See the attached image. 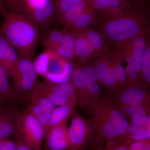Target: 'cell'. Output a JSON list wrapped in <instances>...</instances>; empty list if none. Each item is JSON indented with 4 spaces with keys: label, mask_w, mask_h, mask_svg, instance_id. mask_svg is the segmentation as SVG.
<instances>
[{
    "label": "cell",
    "mask_w": 150,
    "mask_h": 150,
    "mask_svg": "<svg viewBox=\"0 0 150 150\" xmlns=\"http://www.w3.org/2000/svg\"><path fill=\"white\" fill-rule=\"evenodd\" d=\"M98 23L108 47L150 31V18L143 11L131 8L129 5L119 11L103 16Z\"/></svg>",
    "instance_id": "cell-1"
},
{
    "label": "cell",
    "mask_w": 150,
    "mask_h": 150,
    "mask_svg": "<svg viewBox=\"0 0 150 150\" xmlns=\"http://www.w3.org/2000/svg\"><path fill=\"white\" fill-rule=\"evenodd\" d=\"M93 115L97 139L105 147L125 144L129 123L108 94H104Z\"/></svg>",
    "instance_id": "cell-2"
},
{
    "label": "cell",
    "mask_w": 150,
    "mask_h": 150,
    "mask_svg": "<svg viewBox=\"0 0 150 150\" xmlns=\"http://www.w3.org/2000/svg\"><path fill=\"white\" fill-rule=\"evenodd\" d=\"M4 20L1 31L18 56L33 59L40 39L39 26L32 19L21 13L3 8Z\"/></svg>",
    "instance_id": "cell-3"
},
{
    "label": "cell",
    "mask_w": 150,
    "mask_h": 150,
    "mask_svg": "<svg viewBox=\"0 0 150 150\" xmlns=\"http://www.w3.org/2000/svg\"><path fill=\"white\" fill-rule=\"evenodd\" d=\"M127 63L125 68L127 81L130 83L143 81V61L146 48V34L135 36L118 45L112 46Z\"/></svg>",
    "instance_id": "cell-4"
},
{
    "label": "cell",
    "mask_w": 150,
    "mask_h": 150,
    "mask_svg": "<svg viewBox=\"0 0 150 150\" xmlns=\"http://www.w3.org/2000/svg\"><path fill=\"white\" fill-rule=\"evenodd\" d=\"M33 64L37 74L47 80L56 83L71 82L74 63L62 58L54 49H46Z\"/></svg>",
    "instance_id": "cell-5"
},
{
    "label": "cell",
    "mask_w": 150,
    "mask_h": 150,
    "mask_svg": "<svg viewBox=\"0 0 150 150\" xmlns=\"http://www.w3.org/2000/svg\"><path fill=\"white\" fill-rule=\"evenodd\" d=\"M96 132L92 121L86 119L75 110L71 116L68 129L69 150H83L95 139Z\"/></svg>",
    "instance_id": "cell-6"
},
{
    "label": "cell",
    "mask_w": 150,
    "mask_h": 150,
    "mask_svg": "<svg viewBox=\"0 0 150 150\" xmlns=\"http://www.w3.org/2000/svg\"><path fill=\"white\" fill-rule=\"evenodd\" d=\"M144 81L129 83L121 89L113 98L118 109L134 107L144 108L150 114V93Z\"/></svg>",
    "instance_id": "cell-7"
},
{
    "label": "cell",
    "mask_w": 150,
    "mask_h": 150,
    "mask_svg": "<svg viewBox=\"0 0 150 150\" xmlns=\"http://www.w3.org/2000/svg\"><path fill=\"white\" fill-rule=\"evenodd\" d=\"M33 59L19 56L13 79L14 93L16 98H23L38 83V74Z\"/></svg>",
    "instance_id": "cell-8"
},
{
    "label": "cell",
    "mask_w": 150,
    "mask_h": 150,
    "mask_svg": "<svg viewBox=\"0 0 150 150\" xmlns=\"http://www.w3.org/2000/svg\"><path fill=\"white\" fill-rule=\"evenodd\" d=\"M18 132L22 135L25 144L30 148L40 147L45 137L44 127L35 116L25 109L16 114Z\"/></svg>",
    "instance_id": "cell-9"
},
{
    "label": "cell",
    "mask_w": 150,
    "mask_h": 150,
    "mask_svg": "<svg viewBox=\"0 0 150 150\" xmlns=\"http://www.w3.org/2000/svg\"><path fill=\"white\" fill-rule=\"evenodd\" d=\"M37 88L56 106L67 104L77 105L74 88L71 82L56 83L45 79L42 82L38 83Z\"/></svg>",
    "instance_id": "cell-10"
},
{
    "label": "cell",
    "mask_w": 150,
    "mask_h": 150,
    "mask_svg": "<svg viewBox=\"0 0 150 150\" xmlns=\"http://www.w3.org/2000/svg\"><path fill=\"white\" fill-rule=\"evenodd\" d=\"M91 65L95 71L98 81L104 86L105 93L113 98L118 91V86L111 66L108 47L95 59Z\"/></svg>",
    "instance_id": "cell-11"
},
{
    "label": "cell",
    "mask_w": 150,
    "mask_h": 150,
    "mask_svg": "<svg viewBox=\"0 0 150 150\" xmlns=\"http://www.w3.org/2000/svg\"><path fill=\"white\" fill-rule=\"evenodd\" d=\"M25 98L27 103L25 109L38 119L46 132L49 118L56 105L47 97L42 94L37 86L30 91Z\"/></svg>",
    "instance_id": "cell-12"
},
{
    "label": "cell",
    "mask_w": 150,
    "mask_h": 150,
    "mask_svg": "<svg viewBox=\"0 0 150 150\" xmlns=\"http://www.w3.org/2000/svg\"><path fill=\"white\" fill-rule=\"evenodd\" d=\"M71 82L74 88L77 104L86 112H90L88 94L84 74L81 64L74 63Z\"/></svg>",
    "instance_id": "cell-13"
},
{
    "label": "cell",
    "mask_w": 150,
    "mask_h": 150,
    "mask_svg": "<svg viewBox=\"0 0 150 150\" xmlns=\"http://www.w3.org/2000/svg\"><path fill=\"white\" fill-rule=\"evenodd\" d=\"M81 64L82 65L85 77L90 114L93 115L96 106L102 99L103 95L100 90L98 83L99 82L93 68L91 65L88 64L87 63Z\"/></svg>",
    "instance_id": "cell-14"
},
{
    "label": "cell",
    "mask_w": 150,
    "mask_h": 150,
    "mask_svg": "<svg viewBox=\"0 0 150 150\" xmlns=\"http://www.w3.org/2000/svg\"><path fill=\"white\" fill-rule=\"evenodd\" d=\"M54 4L53 0H47L43 5L36 8L27 9L21 13L29 17L38 26L44 30L50 29L54 23Z\"/></svg>",
    "instance_id": "cell-15"
},
{
    "label": "cell",
    "mask_w": 150,
    "mask_h": 150,
    "mask_svg": "<svg viewBox=\"0 0 150 150\" xmlns=\"http://www.w3.org/2000/svg\"><path fill=\"white\" fill-rule=\"evenodd\" d=\"M18 57L15 48L0 30V64L4 67L8 77H13Z\"/></svg>",
    "instance_id": "cell-16"
},
{
    "label": "cell",
    "mask_w": 150,
    "mask_h": 150,
    "mask_svg": "<svg viewBox=\"0 0 150 150\" xmlns=\"http://www.w3.org/2000/svg\"><path fill=\"white\" fill-rule=\"evenodd\" d=\"M68 122H65L48 129L45 133L46 142L50 150L68 149Z\"/></svg>",
    "instance_id": "cell-17"
},
{
    "label": "cell",
    "mask_w": 150,
    "mask_h": 150,
    "mask_svg": "<svg viewBox=\"0 0 150 150\" xmlns=\"http://www.w3.org/2000/svg\"><path fill=\"white\" fill-rule=\"evenodd\" d=\"M64 30L61 42L54 50L63 59L73 62L75 57L76 37L77 33L69 30Z\"/></svg>",
    "instance_id": "cell-18"
},
{
    "label": "cell",
    "mask_w": 150,
    "mask_h": 150,
    "mask_svg": "<svg viewBox=\"0 0 150 150\" xmlns=\"http://www.w3.org/2000/svg\"><path fill=\"white\" fill-rule=\"evenodd\" d=\"M96 11L103 16L109 15L121 11L129 5V0H91Z\"/></svg>",
    "instance_id": "cell-19"
},
{
    "label": "cell",
    "mask_w": 150,
    "mask_h": 150,
    "mask_svg": "<svg viewBox=\"0 0 150 150\" xmlns=\"http://www.w3.org/2000/svg\"><path fill=\"white\" fill-rule=\"evenodd\" d=\"M83 32L91 48L93 59H96L107 48V41L101 33L97 32L90 27Z\"/></svg>",
    "instance_id": "cell-20"
},
{
    "label": "cell",
    "mask_w": 150,
    "mask_h": 150,
    "mask_svg": "<svg viewBox=\"0 0 150 150\" xmlns=\"http://www.w3.org/2000/svg\"><path fill=\"white\" fill-rule=\"evenodd\" d=\"M97 14L92 6L86 9L73 22L69 29L76 33L83 32L91 25L96 23Z\"/></svg>",
    "instance_id": "cell-21"
},
{
    "label": "cell",
    "mask_w": 150,
    "mask_h": 150,
    "mask_svg": "<svg viewBox=\"0 0 150 150\" xmlns=\"http://www.w3.org/2000/svg\"><path fill=\"white\" fill-rule=\"evenodd\" d=\"M76 105L67 104L56 106L51 113L45 133L48 129L65 122H68L75 110Z\"/></svg>",
    "instance_id": "cell-22"
},
{
    "label": "cell",
    "mask_w": 150,
    "mask_h": 150,
    "mask_svg": "<svg viewBox=\"0 0 150 150\" xmlns=\"http://www.w3.org/2000/svg\"><path fill=\"white\" fill-rule=\"evenodd\" d=\"M75 57L80 63H87L93 59L92 51L83 32L77 33L76 37Z\"/></svg>",
    "instance_id": "cell-23"
},
{
    "label": "cell",
    "mask_w": 150,
    "mask_h": 150,
    "mask_svg": "<svg viewBox=\"0 0 150 150\" xmlns=\"http://www.w3.org/2000/svg\"><path fill=\"white\" fill-rule=\"evenodd\" d=\"M16 115L14 112L8 111L0 114V139L17 133Z\"/></svg>",
    "instance_id": "cell-24"
},
{
    "label": "cell",
    "mask_w": 150,
    "mask_h": 150,
    "mask_svg": "<svg viewBox=\"0 0 150 150\" xmlns=\"http://www.w3.org/2000/svg\"><path fill=\"white\" fill-rule=\"evenodd\" d=\"M90 6H92L91 0H77L64 16L61 24L62 29H69L75 19Z\"/></svg>",
    "instance_id": "cell-25"
},
{
    "label": "cell",
    "mask_w": 150,
    "mask_h": 150,
    "mask_svg": "<svg viewBox=\"0 0 150 150\" xmlns=\"http://www.w3.org/2000/svg\"><path fill=\"white\" fill-rule=\"evenodd\" d=\"M150 123L149 115L147 114H145L137 119L131 120V123L129 124L128 127L127 137L124 144L131 137L139 135L150 130Z\"/></svg>",
    "instance_id": "cell-26"
},
{
    "label": "cell",
    "mask_w": 150,
    "mask_h": 150,
    "mask_svg": "<svg viewBox=\"0 0 150 150\" xmlns=\"http://www.w3.org/2000/svg\"><path fill=\"white\" fill-rule=\"evenodd\" d=\"M64 30H44L40 36V43L46 49H55L61 42Z\"/></svg>",
    "instance_id": "cell-27"
},
{
    "label": "cell",
    "mask_w": 150,
    "mask_h": 150,
    "mask_svg": "<svg viewBox=\"0 0 150 150\" xmlns=\"http://www.w3.org/2000/svg\"><path fill=\"white\" fill-rule=\"evenodd\" d=\"M8 77L5 70L0 64V103L2 104L16 98L13 88L10 84Z\"/></svg>",
    "instance_id": "cell-28"
},
{
    "label": "cell",
    "mask_w": 150,
    "mask_h": 150,
    "mask_svg": "<svg viewBox=\"0 0 150 150\" xmlns=\"http://www.w3.org/2000/svg\"><path fill=\"white\" fill-rule=\"evenodd\" d=\"M77 0H53L54 4V23L62 24V20L67 12Z\"/></svg>",
    "instance_id": "cell-29"
},
{
    "label": "cell",
    "mask_w": 150,
    "mask_h": 150,
    "mask_svg": "<svg viewBox=\"0 0 150 150\" xmlns=\"http://www.w3.org/2000/svg\"><path fill=\"white\" fill-rule=\"evenodd\" d=\"M146 48L143 61V81L150 90V31L146 34Z\"/></svg>",
    "instance_id": "cell-30"
},
{
    "label": "cell",
    "mask_w": 150,
    "mask_h": 150,
    "mask_svg": "<svg viewBox=\"0 0 150 150\" xmlns=\"http://www.w3.org/2000/svg\"><path fill=\"white\" fill-rule=\"evenodd\" d=\"M26 0H1L3 8L8 11L20 13L26 4Z\"/></svg>",
    "instance_id": "cell-31"
},
{
    "label": "cell",
    "mask_w": 150,
    "mask_h": 150,
    "mask_svg": "<svg viewBox=\"0 0 150 150\" xmlns=\"http://www.w3.org/2000/svg\"><path fill=\"white\" fill-rule=\"evenodd\" d=\"M128 146L130 150H150V139L142 142H133Z\"/></svg>",
    "instance_id": "cell-32"
},
{
    "label": "cell",
    "mask_w": 150,
    "mask_h": 150,
    "mask_svg": "<svg viewBox=\"0 0 150 150\" xmlns=\"http://www.w3.org/2000/svg\"><path fill=\"white\" fill-rule=\"evenodd\" d=\"M17 146L14 142H7L4 143L0 150H16Z\"/></svg>",
    "instance_id": "cell-33"
},
{
    "label": "cell",
    "mask_w": 150,
    "mask_h": 150,
    "mask_svg": "<svg viewBox=\"0 0 150 150\" xmlns=\"http://www.w3.org/2000/svg\"><path fill=\"white\" fill-rule=\"evenodd\" d=\"M110 150H130L127 145L121 144L110 148Z\"/></svg>",
    "instance_id": "cell-34"
},
{
    "label": "cell",
    "mask_w": 150,
    "mask_h": 150,
    "mask_svg": "<svg viewBox=\"0 0 150 150\" xmlns=\"http://www.w3.org/2000/svg\"><path fill=\"white\" fill-rule=\"evenodd\" d=\"M31 149L29 146L25 144H23L17 146L16 150H31Z\"/></svg>",
    "instance_id": "cell-35"
},
{
    "label": "cell",
    "mask_w": 150,
    "mask_h": 150,
    "mask_svg": "<svg viewBox=\"0 0 150 150\" xmlns=\"http://www.w3.org/2000/svg\"><path fill=\"white\" fill-rule=\"evenodd\" d=\"M5 111H6V110H5L3 108L2 104L0 103V114L3 113Z\"/></svg>",
    "instance_id": "cell-36"
},
{
    "label": "cell",
    "mask_w": 150,
    "mask_h": 150,
    "mask_svg": "<svg viewBox=\"0 0 150 150\" xmlns=\"http://www.w3.org/2000/svg\"><path fill=\"white\" fill-rule=\"evenodd\" d=\"M3 6L2 4L1 0H0V16L1 13H2Z\"/></svg>",
    "instance_id": "cell-37"
},
{
    "label": "cell",
    "mask_w": 150,
    "mask_h": 150,
    "mask_svg": "<svg viewBox=\"0 0 150 150\" xmlns=\"http://www.w3.org/2000/svg\"><path fill=\"white\" fill-rule=\"evenodd\" d=\"M4 144V143H3V142H2L1 141H0V149L2 147Z\"/></svg>",
    "instance_id": "cell-38"
},
{
    "label": "cell",
    "mask_w": 150,
    "mask_h": 150,
    "mask_svg": "<svg viewBox=\"0 0 150 150\" xmlns=\"http://www.w3.org/2000/svg\"><path fill=\"white\" fill-rule=\"evenodd\" d=\"M103 150H110V148L105 147V148Z\"/></svg>",
    "instance_id": "cell-39"
},
{
    "label": "cell",
    "mask_w": 150,
    "mask_h": 150,
    "mask_svg": "<svg viewBox=\"0 0 150 150\" xmlns=\"http://www.w3.org/2000/svg\"><path fill=\"white\" fill-rule=\"evenodd\" d=\"M149 117H150V114H149ZM149 128H150V123Z\"/></svg>",
    "instance_id": "cell-40"
}]
</instances>
